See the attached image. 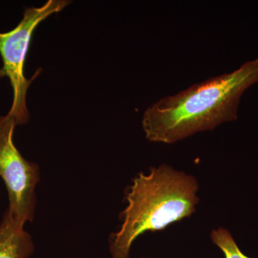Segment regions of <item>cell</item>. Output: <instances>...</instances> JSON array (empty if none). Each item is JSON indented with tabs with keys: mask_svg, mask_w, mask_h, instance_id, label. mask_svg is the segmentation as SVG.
Listing matches in <instances>:
<instances>
[{
	"mask_svg": "<svg viewBox=\"0 0 258 258\" xmlns=\"http://www.w3.org/2000/svg\"><path fill=\"white\" fill-rule=\"evenodd\" d=\"M257 83L258 55L232 72L164 97L144 112L142 126L146 137L150 142L174 144L233 121L238 117L242 95Z\"/></svg>",
	"mask_w": 258,
	"mask_h": 258,
	"instance_id": "cell-1",
	"label": "cell"
},
{
	"mask_svg": "<svg viewBox=\"0 0 258 258\" xmlns=\"http://www.w3.org/2000/svg\"><path fill=\"white\" fill-rule=\"evenodd\" d=\"M198 187L193 176L166 164L152 168L148 174L140 173L127 190L121 227L110 238L112 257L128 258L139 236L191 216L200 200Z\"/></svg>",
	"mask_w": 258,
	"mask_h": 258,
	"instance_id": "cell-2",
	"label": "cell"
},
{
	"mask_svg": "<svg viewBox=\"0 0 258 258\" xmlns=\"http://www.w3.org/2000/svg\"><path fill=\"white\" fill-rule=\"evenodd\" d=\"M69 3L66 0H49L39 8H28L14 29L0 32V55L3 62L0 78L10 80L13 100L8 113L15 117L18 125L26 124L30 118L26 96L30 83L35 77L27 79L24 67L32 34L40 23L63 10Z\"/></svg>",
	"mask_w": 258,
	"mask_h": 258,
	"instance_id": "cell-3",
	"label": "cell"
},
{
	"mask_svg": "<svg viewBox=\"0 0 258 258\" xmlns=\"http://www.w3.org/2000/svg\"><path fill=\"white\" fill-rule=\"evenodd\" d=\"M17 125L13 115H0V177L8 192L7 212L15 223L24 227L35 217V189L40 172L39 166L26 160L15 147L13 134Z\"/></svg>",
	"mask_w": 258,
	"mask_h": 258,
	"instance_id": "cell-4",
	"label": "cell"
},
{
	"mask_svg": "<svg viewBox=\"0 0 258 258\" xmlns=\"http://www.w3.org/2000/svg\"><path fill=\"white\" fill-rule=\"evenodd\" d=\"M34 249L31 236L6 210L0 222V258H29Z\"/></svg>",
	"mask_w": 258,
	"mask_h": 258,
	"instance_id": "cell-5",
	"label": "cell"
},
{
	"mask_svg": "<svg viewBox=\"0 0 258 258\" xmlns=\"http://www.w3.org/2000/svg\"><path fill=\"white\" fill-rule=\"evenodd\" d=\"M211 238L214 244L221 249L225 258H250L242 253L230 232L226 229L214 230L211 233Z\"/></svg>",
	"mask_w": 258,
	"mask_h": 258,
	"instance_id": "cell-6",
	"label": "cell"
}]
</instances>
